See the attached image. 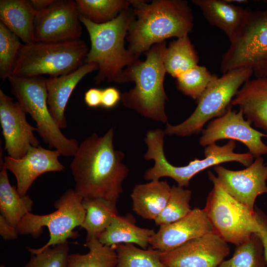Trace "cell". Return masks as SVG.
<instances>
[{"mask_svg": "<svg viewBox=\"0 0 267 267\" xmlns=\"http://www.w3.org/2000/svg\"><path fill=\"white\" fill-rule=\"evenodd\" d=\"M217 179L223 189L237 201L255 211L257 197L267 193V164L261 156L246 169L240 171L215 166Z\"/></svg>", "mask_w": 267, "mask_h": 267, "instance_id": "obj_16", "label": "cell"}, {"mask_svg": "<svg viewBox=\"0 0 267 267\" xmlns=\"http://www.w3.org/2000/svg\"><path fill=\"white\" fill-rule=\"evenodd\" d=\"M253 74L250 68L233 69L217 77L208 85L197 101L192 114L179 124L167 123L165 134L187 136L201 132L205 123L224 115L240 87Z\"/></svg>", "mask_w": 267, "mask_h": 267, "instance_id": "obj_8", "label": "cell"}, {"mask_svg": "<svg viewBox=\"0 0 267 267\" xmlns=\"http://www.w3.org/2000/svg\"><path fill=\"white\" fill-rule=\"evenodd\" d=\"M229 253L228 243L212 232L161 252V260L167 267H219Z\"/></svg>", "mask_w": 267, "mask_h": 267, "instance_id": "obj_14", "label": "cell"}, {"mask_svg": "<svg viewBox=\"0 0 267 267\" xmlns=\"http://www.w3.org/2000/svg\"><path fill=\"white\" fill-rule=\"evenodd\" d=\"M79 14L97 24L115 19L124 9L131 7L130 0H76Z\"/></svg>", "mask_w": 267, "mask_h": 267, "instance_id": "obj_29", "label": "cell"}, {"mask_svg": "<svg viewBox=\"0 0 267 267\" xmlns=\"http://www.w3.org/2000/svg\"><path fill=\"white\" fill-rule=\"evenodd\" d=\"M45 78L40 76L8 78L12 93L23 110L36 123L37 131L50 149L54 148L65 157L73 156L79 144L66 137L51 116L47 103Z\"/></svg>", "mask_w": 267, "mask_h": 267, "instance_id": "obj_7", "label": "cell"}, {"mask_svg": "<svg viewBox=\"0 0 267 267\" xmlns=\"http://www.w3.org/2000/svg\"><path fill=\"white\" fill-rule=\"evenodd\" d=\"M35 14L36 11L30 0H0V21L25 44L35 42Z\"/></svg>", "mask_w": 267, "mask_h": 267, "instance_id": "obj_23", "label": "cell"}, {"mask_svg": "<svg viewBox=\"0 0 267 267\" xmlns=\"http://www.w3.org/2000/svg\"><path fill=\"white\" fill-rule=\"evenodd\" d=\"M165 134L161 129L147 132L144 142L147 150L144 155L146 160H153V167L147 170L144 178L147 180H158L163 177H169L175 180L178 185L187 187L190 179L204 170L227 162L235 161L249 167L253 163L254 157L248 153H237L234 152L235 141L230 140L226 144L219 146L216 143L206 146L204 149L205 158L196 159L188 165L177 167L167 160L164 151Z\"/></svg>", "mask_w": 267, "mask_h": 267, "instance_id": "obj_5", "label": "cell"}, {"mask_svg": "<svg viewBox=\"0 0 267 267\" xmlns=\"http://www.w3.org/2000/svg\"><path fill=\"white\" fill-rule=\"evenodd\" d=\"M114 246L117 256L115 267H167L161 260V252L151 247L145 249L131 243Z\"/></svg>", "mask_w": 267, "mask_h": 267, "instance_id": "obj_30", "label": "cell"}, {"mask_svg": "<svg viewBox=\"0 0 267 267\" xmlns=\"http://www.w3.org/2000/svg\"><path fill=\"white\" fill-rule=\"evenodd\" d=\"M191 191L178 185H173L168 201L162 212L154 220L156 225L174 222L186 216L191 211Z\"/></svg>", "mask_w": 267, "mask_h": 267, "instance_id": "obj_32", "label": "cell"}, {"mask_svg": "<svg viewBox=\"0 0 267 267\" xmlns=\"http://www.w3.org/2000/svg\"><path fill=\"white\" fill-rule=\"evenodd\" d=\"M210 24L222 31L229 41L234 37L247 15L248 8L226 0H193Z\"/></svg>", "mask_w": 267, "mask_h": 267, "instance_id": "obj_21", "label": "cell"}, {"mask_svg": "<svg viewBox=\"0 0 267 267\" xmlns=\"http://www.w3.org/2000/svg\"><path fill=\"white\" fill-rule=\"evenodd\" d=\"M265 13L267 15V10H264Z\"/></svg>", "mask_w": 267, "mask_h": 267, "instance_id": "obj_42", "label": "cell"}, {"mask_svg": "<svg viewBox=\"0 0 267 267\" xmlns=\"http://www.w3.org/2000/svg\"><path fill=\"white\" fill-rule=\"evenodd\" d=\"M19 234L16 227L11 225L0 215V235L1 237L5 240L11 241L17 239Z\"/></svg>", "mask_w": 267, "mask_h": 267, "instance_id": "obj_38", "label": "cell"}, {"mask_svg": "<svg viewBox=\"0 0 267 267\" xmlns=\"http://www.w3.org/2000/svg\"><path fill=\"white\" fill-rule=\"evenodd\" d=\"M26 113L19 103L0 89V123L4 139V149L9 156L20 159L30 146L40 145L34 134L37 128L27 121Z\"/></svg>", "mask_w": 267, "mask_h": 267, "instance_id": "obj_15", "label": "cell"}, {"mask_svg": "<svg viewBox=\"0 0 267 267\" xmlns=\"http://www.w3.org/2000/svg\"><path fill=\"white\" fill-rule=\"evenodd\" d=\"M32 254L23 267H67L69 255L68 242L56 244L41 251L28 248Z\"/></svg>", "mask_w": 267, "mask_h": 267, "instance_id": "obj_35", "label": "cell"}, {"mask_svg": "<svg viewBox=\"0 0 267 267\" xmlns=\"http://www.w3.org/2000/svg\"><path fill=\"white\" fill-rule=\"evenodd\" d=\"M83 200L75 189H68L55 201L54 212L44 215L28 213L17 225V230L19 234H31L34 237H38L43 233V227L47 228L49 239L42 247L35 249L37 251L64 243L69 238H76L77 233L73 230L81 225L86 213Z\"/></svg>", "mask_w": 267, "mask_h": 267, "instance_id": "obj_11", "label": "cell"}, {"mask_svg": "<svg viewBox=\"0 0 267 267\" xmlns=\"http://www.w3.org/2000/svg\"><path fill=\"white\" fill-rule=\"evenodd\" d=\"M0 166V215L16 227L24 216L32 211L33 201L28 195H19L16 186H12L9 182L7 170Z\"/></svg>", "mask_w": 267, "mask_h": 267, "instance_id": "obj_25", "label": "cell"}, {"mask_svg": "<svg viewBox=\"0 0 267 267\" xmlns=\"http://www.w3.org/2000/svg\"><path fill=\"white\" fill-rule=\"evenodd\" d=\"M121 94L114 87H108L102 89L101 106L110 109L115 107L121 100Z\"/></svg>", "mask_w": 267, "mask_h": 267, "instance_id": "obj_37", "label": "cell"}, {"mask_svg": "<svg viewBox=\"0 0 267 267\" xmlns=\"http://www.w3.org/2000/svg\"><path fill=\"white\" fill-rule=\"evenodd\" d=\"M171 189L166 181L159 179L135 185L130 195L133 211L143 219L154 220L166 206Z\"/></svg>", "mask_w": 267, "mask_h": 267, "instance_id": "obj_22", "label": "cell"}, {"mask_svg": "<svg viewBox=\"0 0 267 267\" xmlns=\"http://www.w3.org/2000/svg\"><path fill=\"white\" fill-rule=\"evenodd\" d=\"M54 0H30L33 7L36 11L44 10L49 6Z\"/></svg>", "mask_w": 267, "mask_h": 267, "instance_id": "obj_40", "label": "cell"}, {"mask_svg": "<svg viewBox=\"0 0 267 267\" xmlns=\"http://www.w3.org/2000/svg\"><path fill=\"white\" fill-rule=\"evenodd\" d=\"M167 47L166 41L153 45L144 53L145 60H139L124 70L123 83L134 82L135 86L121 96L124 106L163 123L168 121L165 107L168 97L164 87Z\"/></svg>", "mask_w": 267, "mask_h": 267, "instance_id": "obj_4", "label": "cell"}, {"mask_svg": "<svg viewBox=\"0 0 267 267\" xmlns=\"http://www.w3.org/2000/svg\"><path fill=\"white\" fill-rule=\"evenodd\" d=\"M155 233L152 229L136 225L134 216L128 214L122 216H116L98 239L101 243L108 246L121 243H131L145 249Z\"/></svg>", "mask_w": 267, "mask_h": 267, "instance_id": "obj_24", "label": "cell"}, {"mask_svg": "<svg viewBox=\"0 0 267 267\" xmlns=\"http://www.w3.org/2000/svg\"><path fill=\"white\" fill-rule=\"evenodd\" d=\"M252 123L245 120L241 110L238 112L228 108L222 116L211 121L206 129L201 131L199 144L207 146L223 139L242 142L256 158L267 154V145L262 140L264 134L251 127Z\"/></svg>", "mask_w": 267, "mask_h": 267, "instance_id": "obj_13", "label": "cell"}, {"mask_svg": "<svg viewBox=\"0 0 267 267\" xmlns=\"http://www.w3.org/2000/svg\"><path fill=\"white\" fill-rule=\"evenodd\" d=\"M60 153L56 150L31 146L26 155L20 159L9 156L0 158V165L11 171L15 177L17 190L21 196L40 175L49 172H60L64 166L59 162Z\"/></svg>", "mask_w": 267, "mask_h": 267, "instance_id": "obj_17", "label": "cell"}, {"mask_svg": "<svg viewBox=\"0 0 267 267\" xmlns=\"http://www.w3.org/2000/svg\"><path fill=\"white\" fill-rule=\"evenodd\" d=\"M134 16L131 7L122 11L115 19L102 24L93 23L79 14L91 43L85 63L98 66L96 84L106 81L123 83L124 70L138 61L140 55L125 47V40Z\"/></svg>", "mask_w": 267, "mask_h": 267, "instance_id": "obj_3", "label": "cell"}, {"mask_svg": "<svg viewBox=\"0 0 267 267\" xmlns=\"http://www.w3.org/2000/svg\"><path fill=\"white\" fill-rule=\"evenodd\" d=\"M98 70L95 63H84L72 73L45 79L49 110L61 129L67 127L65 110L74 89L86 75Z\"/></svg>", "mask_w": 267, "mask_h": 267, "instance_id": "obj_19", "label": "cell"}, {"mask_svg": "<svg viewBox=\"0 0 267 267\" xmlns=\"http://www.w3.org/2000/svg\"><path fill=\"white\" fill-rule=\"evenodd\" d=\"M89 49L80 39L60 42H34L22 44L12 76L56 77L72 73L85 63Z\"/></svg>", "mask_w": 267, "mask_h": 267, "instance_id": "obj_6", "label": "cell"}, {"mask_svg": "<svg viewBox=\"0 0 267 267\" xmlns=\"http://www.w3.org/2000/svg\"><path fill=\"white\" fill-rule=\"evenodd\" d=\"M114 129L102 136L93 133L86 138L73 156L70 169L75 190L84 199L102 198L117 204L129 170L125 155L115 150Z\"/></svg>", "mask_w": 267, "mask_h": 267, "instance_id": "obj_1", "label": "cell"}, {"mask_svg": "<svg viewBox=\"0 0 267 267\" xmlns=\"http://www.w3.org/2000/svg\"><path fill=\"white\" fill-rule=\"evenodd\" d=\"M219 267H267L262 241L257 233L236 246L233 255Z\"/></svg>", "mask_w": 267, "mask_h": 267, "instance_id": "obj_31", "label": "cell"}, {"mask_svg": "<svg viewBox=\"0 0 267 267\" xmlns=\"http://www.w3.org/2000/svg\"><path fill=\"white\" fill-rule=\"evenodd\" d=\"M89 251L85 254H69L67 267H115L117 260L115 246L101 243L98 238L86 239Z\"/></svg>", "mask_w": 267, "mask_h": 267, "instance_id": "obj_28", "label": "cell"}, {"mask_svg": "<svg viewBox=\"0 0 267 267\" xmlns=\"http://www.w3.org/2000/svg\"><path fill=\"white\" fill-rule=\"evenodd\" d=\"M255 213L260 227L259 231L257 234L263 244L267 267V215L257 207H255Z\"/></svg>", "mask_w": 267, "mask_h": 267, "instance_id": "obj_36", "label": "cell"}, {"mask_svg": "<svg viewBox=\"0 0 267 267\" xmlns=\"http://www.w3.org/2000/svg\"><path fill=\"white\" fill-rule=\"evenodd\" d=\"M230 104L239 106L246 120L267 134V77L247 81Z\"/></svg>", "mask_w": 267, "mask_h": 267, "instance_id": "obj_20", "label": "cell"}, {"mask_svg": "<svg viewBox=\"0 0 267 267\" xmlns=\"http://www.w3.org/2000/svg\"><path fill=\"white\" fill-rule=\"evenodd\" d=\"M82 204L86 213L81 226L87 232V239L98 238L118 215L116 204L102 198L84 199Z\"/></svg>", "mask_w": 267, "mask_h": 267, "instance_id": "obj_26", "label": "cell"}, {"mask_svg": "<svg viewBox=\"0 0 267 267\" xmlns=\"http://www.w3.org/2000/svg\"><path fill=\"white\" fill-rule=\"evenodd\" d=\"M134 18L126 37L128 49L140 55L153 45L167 39L188 34L194 17L186 0H130Z\"/></svg>", "mask_w": 267, "mask_h": 267, "instance_id": "obj_2", "label": "cell"}, {"mask_svg": "<svg viewBox=\"0 0 267 267\" xmlns=\"http://www.w3.org/2000/svg\"><path fill=\"white\" fill-rule=\"evenodd\" d=\"M102 89L90 88L85 93V102L89 107L95 108L101 105Z\"/></svg>", "mask_w": 267, "mask_h": 267, "instance_id": "obj_39", "label": "cell"}, {"mask_svg": "<svg viewBox=\"0 0 267 267\" xmlns=\"http://www.w3.org/2000/svg\"><path fill=\"white\" fill-rule=\"evenodd\" d=\"M199 57L188 34L177 38L167 47L164 58L166 72L176 78L198 65Z\"/></svg>", "mask_w": 267, "mask_h": 267, "instance_id": "obj_27", "label": "cell"}, {"mask_svg": "<svg viewBox=\"0 0 267 267\" xmlns=\"http://www.w3.org/2000/svg\"><path fill=\"white\" fill-rule=\"evenodd\" d=\"M0 267H6L5 266H4V265H0Z\"/></svg>", "mask_w": 267, "mask_h": 267, "instance_id": "obj_41", "label": "cell"}, {"mask_svg": "<svg viewBox=\"0 0 267 267\" xmlns=\"http://www.w3.org/2000/svg\"><path fill=\"white\" fill-rule=\"evenodd\" d=\"M77 4L73 0H54L47 8L36 11L35 42H60L80 39L82 27Z\"/></svg>", "mask_w": 267, "mask_h": 267, "instance_id": "obj_12", "label": "cell"}, {"mask_svg": "<svg viewBox=\"0 0 267 267\" xmlns=\"http://www.w3.org/2000/svg\"><path fill=\"white\" fill-rule=\"evenodd\" d=\"M212 232L213 228L205 210L195 208L178 221L160 226L149 245L161 252H168Z\"/></svg>", "mask_w": 267, "mask_h": 267, "instance_id": "obj_18", "label": "cell"}, {"mask_svg": "<svg viewBox=\"0 0 267 267\" xmlns=\"http://www.w3.org/2000/svg\"><path fill=\"white\" fill-rule=\"evenodd\" d=\"M20 38L0 21V78L12 75L13 67L22 44Z\"/></svg>", "mask_w": 267, "mask_h": 267, "instance_id": "obj_34", "label": "cell"}, {"mask_svg": "<svg viewBox=\"0 0 267 267\" xmlns=\"http://www.w3.org/2000/svg\"><path fill=\"white\" fill-rule=\"evenodd\" d=\"M217 77L206 67L198 65L176 78L177 87L182 93L197 101Z\"/></svg>", "mask_w": 267, "mask_h": 267, "instance_id": "obj_33", "label": "cell"}, {"mask_svg": "<svg viewBox=\"0 0 267 267\" xmlns=\"http://www.w3.org/2000/svg\"><path fill=\"white\" fill-rule=\"evenodd\" d=\"M208 175L214 186L204 209L213 231L236 246L246 242L260 230L255 211L229 195L212 172Z\"/></svg>", "mask_w": 267, "mask_h": 267, "instance_id": "obj_9", "label": "cell"}, {"mask_svg": "<svg viewBox=\"0 0 267 267\" xmlns=\"http://www.w3.org/2000/svg\"><path fill=\"white\" fill-rule=\"evenodd\" d=\"M222 54V74L237 68H250L256 78L267 77V15L248 9L238 31Z\"/></svg>", "mask_w": 267, "mask_h": 267, "instance_id": "obj_10", "label": "cell"}]
</instances>
